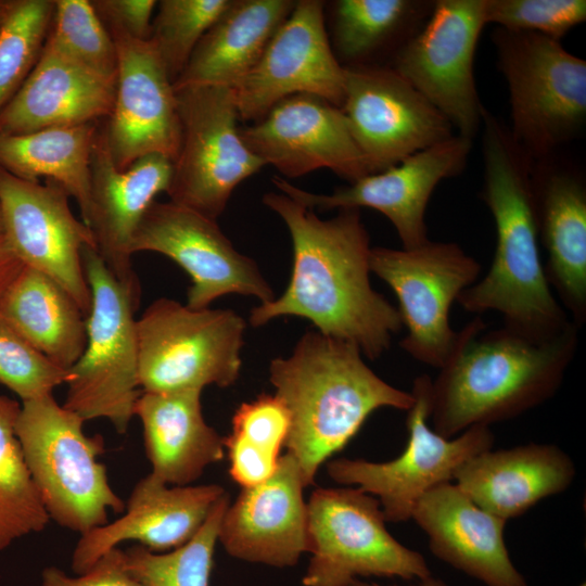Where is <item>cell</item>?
<instances>
[{"label": "cell", "instance_id": "40", "mask_svg": "<svg viewBox=\"0 0 586 586\" xmlns=\"http://www.w3.org/2000/svg\"><path fill=\"white\" fill-rule=\"evenodd\" d=\"M290 431V413L282 399L262 394L234 411L230 435L279 456Z\"/></svg>", "mask_w": 586, "mask_h": 586}, {"label": "cell", "instance_id": "17", "mask_svg": "<svg viewBox=\"0 0 586 586\" xmlns=\"http://www.w3.org/2000/svg\"><path fill=\"white\" fill-rule=\"evenodd\" d=\"M344 84L345 67L326 31L323 2L300 0L232 91L239 118L256 122L294 94H313L342 109Z\"/></svg>", "mask_w": 586, "mask_h": 586}, {"label": "cell", "instance_id": "47", "mask_svg": "<svg viewBox=\"0 0 586 586\" xmlns=\"http://www.w3.org/2000/svg\"><path fill=\"white\" fill-rule=\"evenodd\" d=\"M577 586H586V583L585 582L579 583Z\"/></svg>", "mask_w": 586, "mask_h": 586}, {"label": "cell", "instance_id": "36", "mask_svg": "<svg viewBox=\"0 0 586 586\" xmlns=\"http://www.w3.org/2000/svg\"><path fill=\"white\" fill-rule=\"evenodd\" d=\"M47 43L80 66L116 80L115 44L90 0H55Z\"/></svg>", "mask_w": 586, "mask_h": 586}, {"label": "cell", "instance_id": "34", "mask_svg": "<svg viewBox=\"0 0 586 586\" xmlns=\"http://www.w3.org/2000/svg\"><path fill=\"white\" fill-rule=\"evenodd\" d=\"M229 504L226 493L196 534L167 553L140 545L124 550L126 570L144 586H208L219 526Z\"/></svg>", "mask_w": 586, "mask_h": 586}, {"label": "cell", "instance_id": "16", "mask_svg": "<svg viewBox=\"0 0 586 586\" xmlns=\"http://www.w3.org/2000/svg\"><path fill=\"white\" fill-rule=\"evenodd\" d=\"M68 198L53 180L41 184L0 167V212L13 252L24 267L60 284L87 318L91 292L82 250L94 242L89 228L72 213Z\"/></svg>", "mask_w": 586, "mask_h": 586}, {"label": "cell", "instance_id": "21", "mask_svg": "<svg viewBox=\"0 0 586 586\" xmlns=\"http://www.w3.org/2000/svg\"><path fill=\"white\" fill-rule=\"evenodd\" d=\"M171 176L173 161L161 154L142 156L126 169L117 168L98 129L85 225L107 269L138 303L141 285L131 262L132 240L156 195L167 192Z\"/></svg>", "mask_w": 586, "mask_h": 586}, {"label": "cell", "instance_id": "46", "mask_svg": "<svg viewBox=\"0 0 586 586\" xmlns=\"http://www.w3.org/2000/svg\"><path fill=\"white\" fill-rule=\"evenodd\" d=\"M14 3H15V0H0V29L3 26Z\"/></svg>", "mask_w": 586, "mask_h": 586}, {"label": "cell", "instance_id": "10", "mask_svg": "<svg viewBox=\"0 0 586 586\" xmlns=\"http://www.w3.org/2000/svg\"><path fill=\"white\" fill-rule=\"evenodd\" d=\"M432 379L415 378L413 404L407 410L408 440L404 451L390 461L340 458L327 466L329 476L355 485L375 497L386 521L411 520L417 501L430 489L451 482L455 472L473 456L493 448L495 436L487 425L469 428L446 438L429 425Z\"/></svg>", "mask_w": 586, "mask_h": 586}, {"label": "cell", "instance_id": "6", "mask_svg": "<svg viewBox=\"0 0 586 586\" xmlns=\"http://www.w3.org/2000/svg\"><path fill=\"white\" fill-rule=\"evenodd\" d=\"M492 41L508 86L512 139L533 163L556 156L586 125V61L536 33L496 27Z\"/></svg>", "mask_w": 586, "mask_h": 586}, {"label": "cell", "instance_id": "18", "mask_svg": "<svg viewBox=\"0 0 586 586\" xmlns=\"http://www.w3.org/2000/svg\"><path fill=\"white\" fill-rule=\"evenodd\" d=\"M471 149L472 140L456 133L330 194L303 190L279 176L272 182L281 193L314 211L375 209L393 224L403 249H415L430 240L425 213L432 193L442 180L462 173Z\"/></svg>", "mask_w": 586, "mask_h": 586}, {"label": "cell", "instance_id": "29", "mask_svg": "<svg viewBox=\"0 0 586 586\" xmlns=\"http://www.w3.org/2000/svg\"><path fill=\"white\" fill-rule=\"evenodd\" d=\"M292 0H231L204 34L173 84L234 88L255 66L279 26L292 12Z\"/></svg>", "mask_w": 586, "mask_h": 586}, {"label": "cell", "instance_id": "9", "mask_svg": "<svg viewBox=\"0 0 586 586\" xmlns=\"http://www.w3.org/2000/svg\"><path fill=\"white\" fill-rule=\"evenodd\" d=\"M311 558L304 586H349L356 578L431 575L423 555L386 530L379 500L357 487L316 488L307 502Z\"/></svg>", "mask_w": 586, "mask_h": 586}, {"label": "cell", "instance_id": "23", "mask_svg": "<svg viewBox=\"0 0 586 586\" xmlns=\"http://www.w3.org/2000/svg\"><path fill=\"white\" fill-rule=\"evenodd\" d=\"M225 494L217 484L169 486L150 473L133 487L122 517L80 535L72 570L76 574L86 572L128 540L151 551L178 548L196 534Z\"/></svg>", "mask_w": 586, "mask_h": 586}, {"label": "cell", "instance_id": "30", "mask_svg": "<svg viewBox=\"0 0 586 586\" xmlns=\"http://www.w3.org/2000/svg\"><path fill=\"white\" fill-rule=\"evenodd\" d=\"M0 319L58 367L69 370L86 342V317L48 276L24 267L0 302Z\"/></svg>", "mask_w": 586, "mask_h": 586}, {"label": "cell", "instance_id": "38", "mask_svg": "<svg viewBox=\"0 0 586 586\" xmlns=\"http://www.w3.org/2000/svg\"><path fill=\"white\" fill-rule=\"evenodd\" d=\"M69 371L51 362L0 319V384L23 402L51 395Z\"/></svg>", "mask_w": 586, "mask_h": 586}, {"label": "cell", "instance_id": "8", "mask_svg": "<svg viewBox=\"0 0 586 586\" xmlns=\"http://www.w3.org/2000/svg\"><path fill=\"white\" fill-rule=\"evenodd\" d=\"M245 320L231 309H193L160 297L137 319L142 392L228 387L239 378Z\"/></svg>", "mask_w": 586, "mask_h": 586}, {"label": "cell", "instance_id": "27", "mask_svg": "<svg viewBox=\"0 0 586 586\" xmlns=\"http://www.w3.org/2000/svg\"><path fill=\"white\" fill-rule=\"evenodd\" d=\"M575 475L572 458L558 445L527 443L473 456L453 481L477 506L508 521L566 491Z\"/></svg>", "mask_w": 586, "mask_h": 586}, {"label": "cell", "instance_id": "5", "mask_svg": "<svg viewBox=\"0 0 586 586\" xmlns=\"http://www.w3.org/2000/svg\"><path fill=\"white\" fill-rule=\"evenodd\" d=\"M84 419L52 394L23 402L15 422L27 468L50 520L84 535L109 522L125 502L110 485L101 435L88 436Z\"/></svg>", "mask_w": 586, "mask_h": 586}, {"label": "cell", "instance_id": "24", "mask_svg": "<svg viewBox=\"0 0 586 586\" xmlns=\"http://www.w3.org/2000/svg\"><path fill=\"white\" fill-rule=\"evenodd\" d=\"M535 215L547 253V281L570 320L586 321V183L581 170L552 156L533 163Z\"/></svg>", "mask_w": 586, "mask_h": 586}, {"label": "cell", "instance_id": "14", "mask_svg": "<svg viewBox=\"0 0 586 586\" xmlns=\"http://www.w3.org/2000/svg\"><path fill=\"white\" fill-rule=\"evenodd\" d=\"M131 251L155 252L178 264L191 279L190 308H207L228 294L254 296L260 303L275 298L256 262L237 251L216 220L171 201L151 204Z\"/></svg>", "mask_w": 586, "mask_h": 586}, {"label": "cell", "instance_id": "15", "mask_svg": "<svg viewBox=\"0 0 586 586\" xmlns=\"http://www.w3.org/2000/svg\"><path fill=\"white\" fill-rule=\"evenodd\" d=\"M344 67L342 111L372 174L456 135L447 118L392 67Z\"/></svg>", "mask_w": 586, "mask_h": 586}, {"label": "cell", "instance_id": "31", "mask_svg": "<svg viewBox=\"0 0 586 586\" xmlns=\"http://www.w3.org/2000/svg\"><path fill=\"white\" fill-rule=\"evenodd\" d=\"M98 123L26 135L0 133V167L28 181L53 180L74 198L85 224L90 203L91 155Z\"/></svg>", "mask_w": 586, "mask_h": 586}, {"label": "cell", "instance_id": "41", "mask_svg": "<svg viewBox=\"0 0 586 586\" xmlns=\"http://www.w3.org/2000/svg\"><path fill=\"white\" fill-rule=\"evenodd\" d=\"M40 586H144L125 568L124 550L113 548L89 570L69 576L55 566L42 571Z\"/></svg>", "mask_w": 586, "mask_h": 586}, {"label": "cell", "instance_id": "45", "mask_svg": "<svg viewBox=\"0 0 586 586\" xmlns=\"http://www.w3.org/2000/svg\"><path fill=\"white\" fill-rule=\"evenodd\" d=\"M349 586H384V585H380L378 583H369V582L361 581L360 578H356L352 582ZM410 586H449V585L445 581L434 577L431 574L424 578L418 579L417 583Z\"/></svg>", "mask_w": 586, "mask_h": 586}, {"label": "cell", "instance_id": "37", "mask_svg": "<svg viewBox=\"0 0 586 586\" xmlns=\"http://www.w3.org/2000/svg\"><path fill=\"white\" fill-rule=\"evenodd\" d=\"M231 0H161L152 22L153 42L174 84L196 44Z\"/></svg>", "mask_w": 586, "mask_h": 586}, {"label": "cell", "instance_id": "13", "mask_svg": "<svg viewBox=\"0 0 586 586\" xmlns=\"http://www.w3.org/2000/svg\"><path fill=\"white\" fill-rule=\"evenodd\" d=\"M485 0H435L423 26L394 55L391 66L451 124L473 140L481 131L482 104L473 62Z\"/></svg>", "mask_w": 586, "mask_h": 586}, {"label": "cell", "instance_id": "28", "mask_svg": "<svg viewBox=\"0 0 586 586\" xmlns=\"http://www.w3.org/2000/svg\"><path fill=\"white\" fill-rule=\"evenodd\" d=\"M201 393L141 392L135 404L151 474L167 485H190L224 457V437L206 423Z\"/></svg>", "mask_w": 586, "mask_h": 586}, {"label": "cell", "instance_id": "4", "mask_svg": "<svg viewBox=\"0 0 586 586\" xmlns=\"http://www.w3.org/2000/svg\"><path fill=\"white\" fill-rule=\"evenodd\" d=\"M269 381L289 410L284 446L306 486L373 411L384 407L407 411L413 404L411 392L373 372L358 346L318 331L306 332L290 356L271 360Z\"/></svg>", "mask_w": 586, "mask_h": 586}, {"label": "cell", "instance_id": "22", "mask_svg": "<svg viewBox=\"0 0 586 586\" xmlns=\"http://www.w3.org/2000/svg\"><path fill=\"white\" fill-rule=\"evenodd\" d=\"M306 487L297 461L281 456L264 483L243 488L226 509L218 532L225 550L237 559L276 568L293 566L309 552Z\"/></svg>", "mask_w": 586, "mask_h": 586}, {"label": "cell", "instance_id": "44", "mask_svg": "<svg viewBox=\"0 0 586 586\" xmlns=\"http://www.w3.org/2000/svg\"><path fill=\"white\" fill-rule=\"evenodd\" d=\"M23 268L8 241L0 212V302Z\"/></svg>", "mask_w": 586, "mask_h": 586}, {"label": "cell", "instance_id": "12", "mask_svg": "<svg viewBox=\"0 0 586 586\" xmlns=\"http://www.w3.org/2000/svg\"><path fill=\"white\" fill-rule=\"evenodd\" d=\"M481 264L457 243L433 242L415 249L375 246L370 271L393 290L407 333L400 347L417 361L442 368L457 341L449 311L460 293L475 283Z\"/></svg>", "mask_w": 586, "mask_h": 586}, {"label": "cell", "instance_id": "33", "mask_svg": "<svg viewBox=\"0 0 586 586\" xmlns=\"http://www.w3.org/2000/svg\"><path fill=\"white\" fill-rule=\"evenodd\" d=\"M20 410L15 399L0 395V550L50 522L15 433Z\"/></svg>", "mask_w": 586, "mask_h": 586}, {"label": "cell", "instance_id": "26", "mask_svg": "<svg viewBox=\"0 0 586 586\" xmlns=\"http://www.w3.org/2000/svg\"><path fill=\"white\" fill-rule=\"evenodd\" d=\"M115 93L116 80L80 66L46 41L34 69L0 113V133L98 123L111 115Z\"/></svg>", "mask_w": 586, "mask_h": 586}, {"label": "cell", "instance_id": "11", "mask_svg": "<svg viewBox=\"0 0 586 586\" xmlns=\"http://www.w3.org/2000/svg\"><path fill=\"white\" fill-rule=\"evenodd\" d=\"M181 141L173 163L170 201L216 220L238 184L265 163L244 143L231 88L175 90Z\"/></svg>", "mask_w": 586, "mask_h": 586}, {"label": "cell", "instance_id": "25", "mask_svg": "<svg viewBox=\"0 0 586 586\" xmlns=\"http://www.w3.org/2000/svg\"><path fill=\"white\" fill-rule=\"evenodd\" d=\"M411 520L431 552L485 586H528L505 543L506 520L484 510L455 483L441 484L416 504Z\"/></svg>", "mask_w": 586, "mask_h": 586}, {"label": "cell", "instance_id": "43", "mask_svg": "<svg viewBox=\"0 0 586 586\" xmlns=\"http://www.w3.org/2000/svg\"><path fill=\"white\" fill-rule=\"evenodd\" d=\"M229 458V473L243 488L267 481L278 467L279 456L265 451L249 443L228 435L224 437Z\"/></svg>", "mask_w": 586, "mask_h": 586}, {"label": "cell", "instance_id": "39", "mask_svg": "<svg viewBox=\"0 0 586 586\" xmlns=\"http://www.w3.org/2000/svg\"><path fill=\"white\" fill-rule=\"evenodd\" d=\"M486 24L540 34L561 41L586 21L585 0H485Z\"/></svg>", "mask_w": 586, "mask_h": 586}, {"label": "cell", "instance_id": "3", "mask_svg": "<svg viewBox=\"0 0 586 586\" xmlns=\"http://www.w3.org/2000/svg\"><path fill=\"white\" fill-rule=\"evenodd\" d=\"M578 328L535 340L481 317L460 331L453 352L432 380L429 420L451 438L475 425L515 418L549 400L574 358Z\"/></svg>", "mask_w": 586, "mask_h": 586}, {"label": "cell", "instance_id": "32", "mask_svg": "<svg viewBox=\"0 0 586 586\" xmlns=\"http://www.w3.org/2000/svg\"><path fill=\"white\" fill-rule=\"evenodd\" d=\"M434 1L339 0L334 3V42L353 66L386 46L399 50L428 20ZM349 67V66H347Z\"/></svg>", "mask_w": 586, "mask_h": 586}, {"label": "cell", "instance_id": "7", "mask_svg": "<svg viewBox=\"0 0 586 586\" xmlns=\"http://www.w3.org/2000/svg\"><path fill=\"white\" fill-rule=\"evenodd\" d=\"M91 292L86 318L87 342L68 370L64 407L84 421L107 419L117 433L128 430L141 392L138 384V303L113 276L92 245L82 250Z\"/></svg>", "mask_w": 586, "mask_h": 586}, {"label": "cell", "instance_id": "20", "mask_svg": "<svg viewBox=\"0 0 586 586\" xmlns=\"http://www.w3.org/2000/svg\"><path fill=\"white\" fill-rule=\"evenodd\" d=\"M240 135L265 165L289 178L328 168L352 183L372 174L342 109L313 94L281 100Z\"/></svg>", "mask_w": 586, "mask_h": 586}, {"label": "cell", "instance_id": "1", "mask_svg": "<svg viewBox=\"0 0 586 586\" xmlns=\"http://www.w3.org/2000/svg\"><path fill=\"white\" fill-rule=\"evenodd\" d=\"M263 202L288 227L293 264L284 292L254 307L250 324L300 317L323 335L355 344L369 359L382 356L403 323L397 308L371 285V246L360 209L321 219L281 192L264 194Z\"/></svg>", "mask_w": 586, "mask_h": 586}, {"label": "cell", "instance_id": "19", "mask_svg": "<svg viewBox=\"0 0 586 586\" xmlns=\"http://www.w3.org/2000/svg\"><path fill=\"white\" fill-rule=\"evenodd\" d=\"M107 30L117 55L116 93L101 133L113 162L126 169L142 156L161 154L174 163L181 124L176 92L163 62L151 39Z\"/></svg>", "mask_w": 586, "mask_h": 586}, {"label": "cell", "instance_id": "35", "mask_svg": "<svg viewBox=\"0 0 586 586\" xmlns=\"http://www.w3.org/2000/svg\"><path fill=\"white\" fill-rule=\"evenodd\" d=\"M55 0H15L0 29V113L37 64L46 44Z\"/></svg>", "mask_w": 586, "mask_h": 586}, {"label": "cell", "instance_id": "42", "mask_svg": "<svg viewBox=\"0 0 586 586\" xmlns=\"http://www.w3.org/2000/svg\"><path fill=\"white\" fill-rule=\"evenodd\" d=\"M107 29L115 28L136 39L146 40L152 34L155 0H91Z\"/></svg>", "mask_w": 586, "mask_h": 586}, {"label": "cell", "instance_id": "2", "mask_svg": "<svg viewBox=\"0 0 586 586\" xmlns=\"http://www.w3.org/2000/svg\"><path fill=\"white\" fill-rule=\"evenodd\" d=\"M481 199L496 228L487 273L457 298L467 311H496L502 326L535 340L551 339L573 323L555 296L539 254L534 206L533 162L501 120L482 113Z\"/></svg>", "mask_w": 586, "mask_h": 586}]
</instances>
